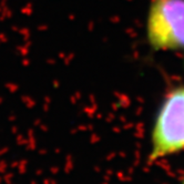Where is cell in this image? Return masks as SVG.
Instances as JSON below:
<instances>
[{
	"instance_id": "cell-2",
	"label": "cell",
	"mask_w": 184,
	"mask_h": 184,
	"mask_svg": "<svg viewBox=\"0 0 184 184\" xmlns=\"http://www.w3.org/2000/svg\"><path fill=\"white\" fill-rule=\"evenodd\" d=\"M147 39L155 51L184 50V0H150Z\"/></svg>"
},
{
	"instance_id": "cell-1",
	"label": "cell",
	"mask_w": 184,
	"mask_h": 184,
	"mask_svg": "<svg viewBox=\"0 0 184 184\" xmlns=\"http://www.w3.org/2000/svg\"><path fill=\"white\" fill-rule=\"evenodd\" d=\"M184 152V84L162 99L150 133L149 162Z\"/></svg>"
},
{
	"instance_id": "cell-3",
	"label": "cell",
	"mask_w": 184,
	"mask_h": 184,
	"mask_svg": "<svg viewBox=\"0 0 184 184\" xmlns=\"http://www.w3.org/2000/svg\"><path fill=\"white\" fill-rule=\"evenodd\" d=\"M181 184H184V177H183V180H182V183Z\"/></svg>"
}]
</instances>
